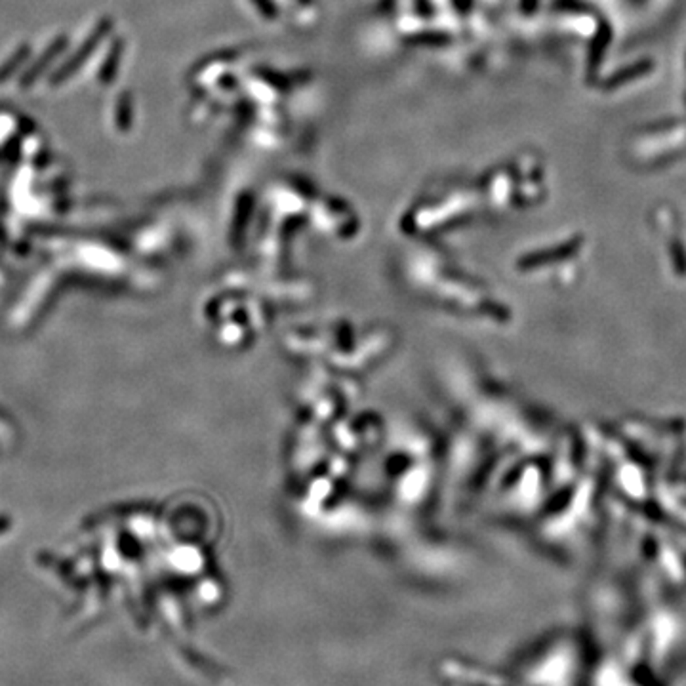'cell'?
<instances>
[{
    "label": "cell",
    "mask_w": 686,
    "mask_h": 686,
    "mask_svg": "<svg viewBox=\"0 0 686 686\" xmlns=\"http://www.w3.org/2000/svg\"><path fill=\"white\" fill-rule=\"evenodd\" d=\"M652 67H654V65H652L650 59H642V61H637V63L633 65H627V67H623V69H620L618 73H614V75L604 82V88H606V90H615V88H620V86H623V84L633 82V80H637V78L644 77L647 73L652 71Z\"/></svg>",
    "instance_id": "6da1fadb"
},
{
    "label": "cell",
    "mask_w": 686,
    "mask_h": 686,
    "mask_svg": "<svg viewBox=\"0 0 686 686\" xmlns=\"http://www.w3.org/2000/svg\"><path fill=\"white\" fill-rule=\"evenodd\" d=\"M610 37H612V32L608 31V29H603V32H601V40L596 42V46L593 48V56H591V65H599V59H601V56H603V51H604V46L608 44V40H610Z\"/></svg>",
    "instance_id": "7a4b0ae2"
}]
</instances>
